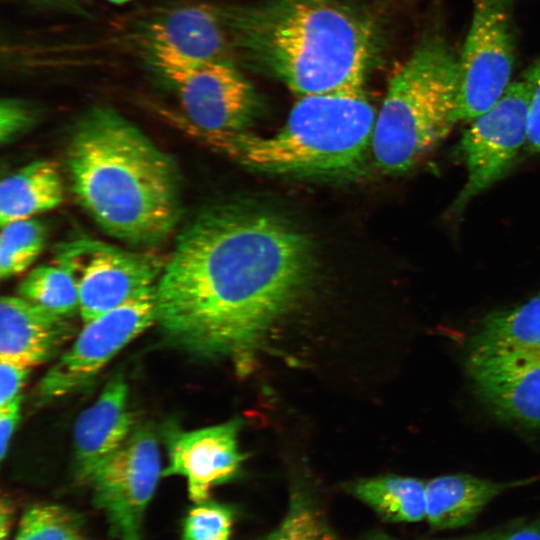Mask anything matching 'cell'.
Listing matches in <instances>:
<instances>
[{
  "instance_id": "1",
  "label": "cell",
  "mask_w": 540,
  "mask_h": 540,
  "mask_svg": "<svg viewBox=\"0 0 540 540\" xmlns=\"http://www.w3.org/2000/svg\"><path fill=\"white\" fill-rule=\"evenodd\" d=\"M310 239L269 212L222 205L179 234L156 283V323L177 349L242 368L313 270Z\"/></svg>"
},
{
  "instance_id": "2",
  "label": "cell",
  "mask_w": 540,
  "mask_h": 540,
  "mask_svg": "<svg viewBox=\"0 0 540 540\" xmlns=\"http://www.w3.org/2000/svg\"><path fill=\"white\" fill-rule=\"evenodd\" d=\"M236 64L298 97L364 88L384 40L362 0H261L221 5Z\"/></svg>"
},
{
  "instance_id": "3",
  "label": "cell",
  "mask_w": 540,
  "mask_h": 540,
  "mask_svg": "<svg viewBox=\"0 0 540 540\" xmlns=\"http://www.w3.org/2000/svg\"><path fill=\"white\" fill-rule=\"evenodd\" d=\"M66 166L76 200L109 235L151 246L174 231L181 213L176 166L114 109L96 106L82 115Z\"/></svg>"
},
{
  "instance_id": "4",
  "label": "cell",
  "mask_w": 540,
  "mask_h": 540,
  "mask_svg": "<svg viewBox=\"0 0 540 540\" xmlns=\"http://www.w3.org/2000/svg\"><path fill=\"white\" fill-rule=\"evenodd\" d=\"M376 113L364 88L304 96L272 135L245 131L204 144L266 173L344 174L358 168L370 152Z\"/></svg>"
},
{
  "instance_id": "5",
  "label": "cell",
  "mask_w": 540,
  "mask_h": 540,
  "mask_svg": "<svg viewBox=\"0 0 540 540\" xmlns=\"http://www.w3.org/2000/svg\"><path fill=\"white\" fill-rule=\"evenodd\" d=\"M459 55L440 27L430 28L391 77L370 148L381 172L409 171L458 123Z\"/></svg>"
},
{
  "instance_id": "6",
  "label": "cell",
  "mask_w": 540,
  "mask_h": 540,
  "mask_svg": "<svg viewBox=\"0 0 540 540\" xmlns=\"http://www.w3.org/2000/svg\"><path fill=\"white\" fill-rule=\"evenodd\" d=\"M174 91L183 115H170L186 134L206 140L245 132L260 101L235 62L162 57L148 61Z\"/></svg>"
},
{
  "instance_id": "7",
  "label": "cell",
  "mask_w": 540,
  "mask_h": 540,
  "mask_svg": "<svg viewBox=\"0 0 540 540\" xmlns=\"http://www.w3.org/2000/svg\"><path fill=\"white\" fill-rule=\"evenodd\" d=\"M516 2L472 0L471 23L459 53L458 122H470L489 110L511 83L516 52Z\"/></svg>"
},
{
  "instance_id": "8",
  "label": "cell",
  "mask_w": 540,
  "mask_h": 540,
  "mask_svg": "<svg viewBox=\"0 0 540 540\" xmlns=\"http://www.w3.org/2000/svg\"><path fill=\"white\" fill-rule=\"evenodd\" d=\"M155 286L84 323L72 345L34 389L38 403L63 397L88 384L128 343L156 323Z\"/></svg>"
},
{
  "instance_id": "9",
  "label": "cell",
  "mask_w": 540,
  "mask_h": 540,
  "mask_svg": "<svg viewBox=\"0 0 540 540\" xmlns=\"http://www.w3.org/2000/svg\"><path fill=\"white\" fill-rule=\"evenodd\" d=\"M54 256L77 282L84 323L155 286L165 264L157 256L87 237L58 244Z\"/></svg>"
},
{
  "instance_id": "10",
  "label": "cell",
  "mask_w": 540,
  "mask_h": 540,
  "mask_svg": "<svg viewBox=\"0 0 540 540\" xmlns=\"http://www.w3.org/2000/svg\"><path fill=\"white\" fill-rule=\"evenodd\" d=\"M161 476L154 431L149 426H135L88 482L93 502L103 512L112 537L143 540L144 515Z\"/></svg>"
},
{
  "instance_id": "11",
  "label": "cell",
  "mask_w": 540,
  "mask_h": 540,
  "mask_svg": "<svg viewBox=\"0 0 540 540\" xmlns=\"http://www.w3.org/2000/svg\"><path fill=\"white\" fill-rule=\"evenodd\" d=\"M530 95L526 78L511 82L501 98L462 133L459 151L467 178L450 206L451 215L461 213L473 198L499 181L527 144Z\"/></svg>"
},
{
  "instance_id": "12",
  "label": "cell",
  "mask_w": 540,
  "mask_h": 540,
  "mask_svg": "<svg viewBox=\"0 0 540 540\" xmlns=\"http://www.w3.org/2000/svg\"><path fill=\"white\" fill-rule=\"evenodd\" d=\"M130 39L148 61L178 57L235 62L221 5L183 3L153 11L134 24Z\"/></svg>"
},
{
  "instance_id": "13",
  "label": "cell",
  "mask_w": 540,
  "mask_h": 540,
  "mask_svg": "<svg viewBox=\"0 0 540 540\" xmlns=\"http://www.w3.org/2000/svg\"><path fill=\"white\" fill-rule=\"evenodd\" d=\"M467 370L475 392L494 414L540 427V351L470 350Z\"/></svg>"
},
{
  "instance_id": "14",
  "label": "cell",
  "mask_w": 540,
  "mask_h": 540,
  "mask_svg": "<svg viewBox=\"0 0 540 540\" xmlns=\"http://www.w3.org/2000/svg\"><path fill=\"white\" fill-rule=\"evenodd\" d=\"M240 419L196 430H167L169 462L163 476H181L194 503L208 500L210 490L235 478L244 455L238 447Z\"/></svg>"
},
{
  "instance_id": "15",
  "label": "cell",
  "mask_w": 540,
  "mask_h": 540,
  "mask_svg": "<svg viewBox=\"0 0 540 540\" xmlns=\"http://www.w3.org/2000/svg\"><path fill=\"white\" fill-rule=\"evenodd\" d=\"M128 409V384L121 374L106 383L74 425V471L88 484L94 472L127 440L134 429Z\"/></svg>"
},
{
  "instance_id": "16",
  "label": "cell",
  "mask_w": 540,
  "mask_h": 540,
  "mask_svg": "<svg viewBox=\"0 0 540 540\" xmlns=\"http://www.w3.org/2000/svg\"><path fill=\"white\" fill-rule=\"evenodd\" d=\"M76 331L68 317L21 296L0 301V359L32 368L52 359Z\"/></svg>"
},
{
  "instance_id": "17",
  "label": "cell",
  "mask_w": 540,
  "mask_h": 540,
  "mask_svg": "<svg viewBox=\"0 0 540 540\" xmlns=\"http://www.w3.org/2000/svg\"><path fill=\"white\" fill-rule=\"evenodd\" d=\"M531 479L499 482L469 474H448L426 482V519L439 530L468 525L494 498Z\"/></svg>"
},
{
  "instance_id": "18",
  "label": "cell",
  "mask_w": 540,
  "mask_h": 540,
  "mask_svg": "<svg viewBox=\"0 0 540 540\" xmlns=\"http://www.w3.org/2000/svg\"><path fill=\"white\" fill-rule=\"evenodd\" d=\"M63 181L51 160L33 161L0 183V224L33 218L63 201Z\"/></svg>"
},
{
  "instance_id": "19",
  "label": "cell",
  "mask_w": 540,
  "mask_h": 540,
  "mask_svg": "<svg viewBox=\"0 0 540 540\" xmlns=\"http://www.w3.org/2000/svg\"><path fill=\"white\" fill-rule=\"evenodd\" d=\"M346 489L390 522L412 523L426 519V482L396 475L361 479Z\"/></svg>"
},
{
  "instance_id": "20",
  "label": "cell",
  "mask_w": 540,
  "mask_h": 540,
  "mask_svg": "<svg viewBox=\"0 0 540 540\" xmlns=\"http://www.w3.org/2000/svg\"><path fill=\"white\" fill-rule=\"evenodd\" d=\"M476 349L540 351V294L487 315L470 342Z\"/></svg>"
},
{
  "instance_id": "21",
  "label": "cell",
  "mask_w": 540,
  "mask_h": 540,
  "mask_svg": "<svg viewBox=\"0 0 540 540\" xmlns=\"http://www.w3.org/2000/svg\"><path fill=\"white\" fill-rule=\"evenodd\" d=\"M19 296L56 314L71 317L79 311V291L74 276L63 266L42 265L19 283Z\"/></svg>"
},
{
  "instance_id": "22",
  "label": "cell",
  "mask_w": 540,
  "mask_h": 540,
  "mask_svg": "<svg viewBox=\"0 0 540 540\" xmlns=\"http://www.w3.org/2000/svg\"><path fill=\"white\" fill-rule=\"evenodd\" d=\"M46 237V226L34 218L1 225V279L5 280L25 271L43 251Z\"/></svg>"
},
{
  "instance_id": "23",
  "label": "cell",
  "mask_w": 540,
  "mask_h": 540,
  "mask_svg": "<svg viewBox=\"0 0 540 540\" xmlns=\"http://www.w3.org/2000/svg\"><path fill=\"white\" fill-rule=\"evenodd\" d=\"M265 540H338L317 503L306 492L295 490L280 524Z\"/></svg>"
},
{
  "instance_id": "24",
  "label": "cell",
  "mask_w": 540,
  "mask_h": 540,
  "mask_svg": "<svg viewBox=\"0 0 540 540\" xmlns=\"http://www.w3.org/2000/svg\"><path fill=\"white\" fill-rule=\"evenodd\" d=\"M80 518L56 504H36L23 514L14 540H78Z\"/></svg>"
},
{
  "instance_id": "25",
  "label": "cell",
  "mask_w": 540,
  "mask_h": 540,
  "mask_svg": "<svg viewBox=\"0 0 540 540\" xmlns=\"http://www.w3.org/2000/svg\"><path fill=\"white\" fill-rule=\"evenodd\" d=\"M234 522L233 509L214 501L195 503L183 523V540H229Z\"/></svg>"
},
{
  "instance_id": "26",
  "label": "cell",
  "mask_w": 540,
  "mask_h": 540,
  "mask_svg": "<svg viewBox=\"0 0 540 540\" xmlns=\"http://www.w3.org/2000/svg\"><path fill=\"white\" fill-rule=\"evenodd\" d=\"M37 121L36 108L20 98H3L0 102V142L9 143Z\"/></svg>"
},
{
  "instance_id": "27",
  "label": "cell",
  "mask_w": 540,
  "mask_h": 540,
  "mask_svg": "<svg viewBox=\"0 0 540 540\" xmlns=\"http://www.w3.org/2000/svg\"><path fill=\"white\" fill-rule=\"evenodd\" d=\"M531 86L527 112V144L532 152H540V57L524 72Z\"/></svg>"
},
{
  "instance_id": "28",
  "label": "cell",
  "mask_w": 540,
  "mask_h": 540,
  "mask_svg": "<svg viewBox=\"0 0 540 540\" xmlns=\"http://www.w3.org/2000/svg\"><path fill=\"white\" fill-rule=\"evenodd\" d=\"M29 371V367L0 359V407L20 395Z\"/></svg>"
},
{
  "instance_id": "29",
  "label": "cell",
  "mask_w": 540,
  "mask_h": 540,
  "mask_svg": "<svg viewBox=\"0 0 540 540\" xmlns=\"http://www.w3.org/2000/svg\"><path fill=\"white\" fill-rule=\"evenodd\" d=\"M22 396L0 407V458L3 460L8 452L11 438L21 415Z\"/></svg>"
},
{
  "instance_id": "30",
  "label": "cell",
  "mask_w": 540,
  "mask_h": 540,
  "mask_svg": "<svg viewBox=\"0 0 540 540\" xmlns=\"http://www.w3.org/2000/svg\"><path fill=\"white\" fill-rule=\"evenodd\" d=\"M504 540H540V518L525 526L509 530Z\"/></svg>"
},
{
  "instance_id": "31",
  "label": "cell",
  "mask_w": 540,
  "mask_h": 540,
  "mask_svg": "<svg viewBox=\"0 0 540 540\" xmlns=\"http://www.w3.org/2000/svg\"><path fill=\"white\" fill-rule=\"evenodd\" d=\"M32 3L43 7L52 8L76 14H86L85 10L76 0H31Z\"/></svg>"
},
{
  "instance_id": "32",
  "label": "cell",
  "mask_w": 540,
  "mask_h": 540,
  "mask_svg": "<svg viewBox=\"0 0 540 540\" xmlns=\"http://www.w3.org/2000/svg\"><path fill=\"white\" fill-rule=\"evenodd\" d=\"M12 515H13V509L11 507V503H9L8 500H5L3 498L0 504V538L1 540H5L9 534V530L11 528V524L13 520Z\"/></svg>"
},
{
  "instance_id": "33",
  "label": "cell",
  "mask_w": 540,
  "mask_h": 540,
  "mask_svg": "<svg viewBox=\"0 0 540 540\" xmlns=\"http://www.w3.org/2000/svg\"><path fill=\"white\" fill-rule=\"evenodd\" d=\"M508 531L500 530L451 540H504Z\"/></svg>"
},
{
  "instance_id": "34",
  "label": "cell",
  "mask_w": 540,
  "mask_h": 540,
  "mask_svg": "<svg viewBox=\"0 0 540 540\" xmlns=\"http://www.w3.org/2000/svg\"><path fill=\"white\" fill-rule=\"evenodd\" d=\"M362 540H398V539H395L383 533H375V534H372L363 538Z\"/></svg>"
},
{
  "instance_id": "35",
  "label": "cell",
  "mask_w": 540,
  "mask_h": 540,
  "mask_svg": "<svg viewBox=\"0 0 540 540\" xmlns=\"http://www.w3.org/2000/svg\"><path fill=\"white\" fill-rule=\"evenodd\" d=\"M108 1L116 5H122L129 2L130 0H108Z\"/></svg>"
},
{
  "instance_id": "36",
  "label": "cell",
  "mask_w": 540,
  "mask_h": 540,
  "mask_svg": "<svg viewBox=\"0 0 540 540\" xmlns=\"http://www.w3.org/2000/svg\"><path fill=\"white\" fill-rule=\"evenodd\" d=\"M78 540H84V538H83V537H81V538H80V539H78Z\"/></svg>"
}]
</instances>
